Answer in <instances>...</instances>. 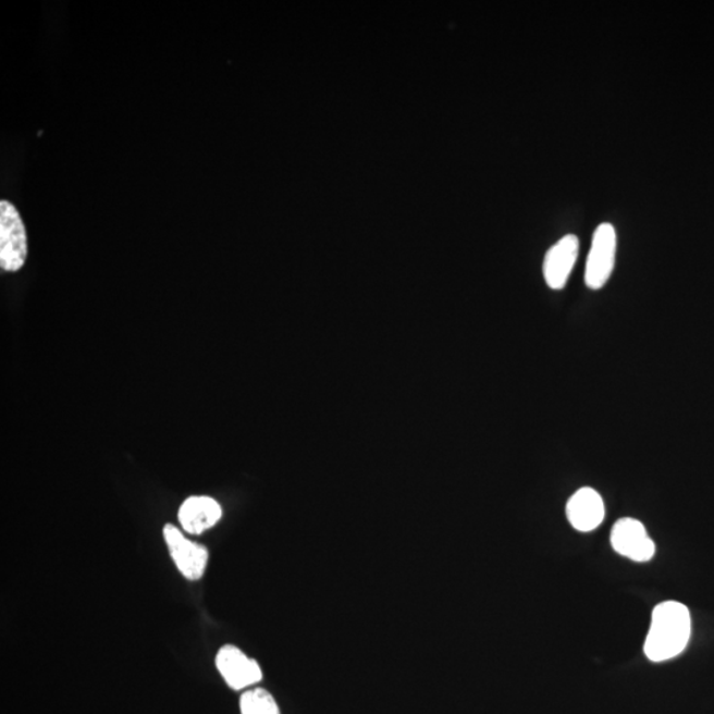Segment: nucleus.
<instances>
[{"instance_id":"nucleus-1","label":"nucleus","mask_w":714,"mask_h":714,"mask_svg":"<svg viewBox=\"0 0 714 714\" xmlns=\"http://www.w3.org/2000/svg\"><path fill=\"white\" fill-rule=\"evenodd\" d=\"M691 614L680 602L658 603L652 612L651 626L644 642V654L661 663L679 656L691 638Z\"/></svg>"},{"instance_id":"nucleus-2","label":"nucleus","mask_w":714,"mask_h":714,"mask_svg":"<svg viewBox=\"0 0 714 714\" xmlns=\"http://www.w3.org/2000/svg\"><path fill=\"white\" fill-rule=\"evenodd\" d=\"M28 256L26 226L20 211L12 202H0V268L3 272L16 273L24 267Z\"/></svg>"},{"instance_id":"nucleus-3","label":"nucleus","mask_w":714,"mask_h":714,"mask_svg":"<svg viewBox=\"0 0 714 714\" xmlns=\"http://www.w3.org/2000/svg\"><path fill=\"white\" fill-rule=\"evenodd\" d=\"M617 255V232L611 223H602L594 231L592 246L584 268V285L600 291L611 280Z\"/></svg>"},{"instance_id":"nucleus-4","label":"nucleus","mask_w":714,"mask_h":714,"mask_svg":"<svg viewBox=\"0 0 714 714\" xmlns=\"http://www.w3.org/2000/svg\"><path fill=\"white\" fill-rule=\"evenodd\" d=\"M163 538L181 575L189 581L201 580L209 559L207 546L187 539L181 529L170 522L163 527Z\"/></svg>"},{"instance_id":"nucleus-5","label":"nucleus","mask_w":714,"mask_h":714,"mask_svg":"<svg viewBox=\"0 0 714 714\" xmlns=\"http://www.w3.org/2000/svg\"><path fill=\"white\" fill-rule=\"evenodd\" d=\"M611 541L615 552L632 562L645 563L655 556V543L648 529L632 517H624L615 522Z\"/></svg>"},{"instance_id":"nucleus-6","label":"nucleus","mask_w":714,"mask_h":714,"mask_svg":"<svg viewBox=\"0 0 714 714\" xmlns=\"http://www.w3.org/2000/svg\"><path fill=\"white\" fill-rule=\"evenodd\" d=\"M217 667L226 685L235 691L256 686L262 680L260 664L233 644H225L219 650Z\"/></svg>"},{"instance_id":"nucleus-7","label":"nucleus","mask_w":714,"mask_h":714,"mask_svg":"<svg viewBox=\"0 0 714 714\" xmlns=\"http://www.w3.org/2000/svg\"><path fill=\"white\" fill-rule=\"evenodd\" d=\"M580 251V242L575 235H566L546 251L543 274L552 291H563L568 282Z\"/></svg>"},{"instance_id":"nucleus-8","label":"nucleus","mask_w":714,"mask_h":714,"mask_svg":"<svg viewBox=\"0 0 714 714\" xmlns=\"http://www.w3.org/2000/svg\"><path fill=\"white\" fill-rule=\"evenodd\" d=\"M566 516L577 531L592 532L605 519V503L599 492L583 488L569 498Z\"/></svg>"},{"instance_id":"nucleus-9","label":"nucleus","mask_w":714,"mask_h":714,"mask_svg":"<svg viewBox=\"0 0 714 714\" xmlns=\"http://www.w3.org/2000/svg\"><path fill=\"white\" fill-rule=\"evenodd\" d=\"M223 509L211 496H189L178 508L177 519L189 534H201L221 520Z\"/></svg>"},{"instance_id":"nucleus-10","label":"nucleus","mask_w":714,"mask_h":714,"mask_svg":"<svg viewBox=\"0 0 714 714\" xmlns=\"http://www.w3.org/2000/svg\"><path fill=\"white\" fill-rule=\"evenodd\" d=\"M239 710L242 714H281L272 693L262 688L245 692L239 700Z\"/></svg>"}]
</instances>
